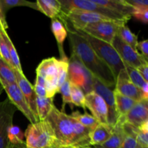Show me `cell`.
<instances>
[{
  "label": "cell",
  "mask_w": 148,
  "mask_h": 148,
  "mask_svg": "<svg viewBox=\"0 0 148 148\" xmlns=\"http://www.w3.org/2000/svg\"><path fill=\"white\" fill-rule=\"evenodd\" d=\"M65 26L72 49V55L79 59L94 77L99 79L109 88L114 89L116 78L109 66L98 57L88 41L72 27L70 23L62 17H58Z\"/></svg>",
  "instance_id": "obj_1"
},
{
  "label": "cell",
  "mask_w": 148,
  "mask_h": 148,
  "mask_svg": "<svg viewBox=\"0 0 148 148\" xmlns=\"http://www.w3.org/2000/svg\"><path fill=\"white\" fill-rule=\"evenodd\" d=\"M45 120L53 130L56 144L73 147L90 145L89 135L92 130L79 124L71 115L62 112L54 105Z\"/></svg>",
  "instance_id": "obj_2"
},
{
  "label": "cell",
  "mask_w": 148,
  "mask_h": 148,
  "mask_svg": "<svg viewBox=\"0 0 148 148\" xmlns=\"http://www.w3.org/2000/svg\"><path fill=\"white\" fill-rule=\"evenodd\" d=\"M59 60L51 57L43 59L36 69V85L46 88L47 97L53 98L59 91Z\"/></svg>",
  "instance_id": "obj_3"
},
{
  "label": "cell",
  "mask_w": 148,
  "mask_h": 148,
  "mask_svg": "<svg viewBox=\"0 0 148 148\" xmlns=\"http://www.w3.org/2000/svg\"><path fill=\"white\" fill-rule=\"evenodd\" d=\"M77 31L89 43L98 57L109 66L116 79L120 72L124 69V64L112 45L92 37L82 30Z\"/></svg>",
  "instance_id": "obj_4"
},
{
  "label": "cell",
  "mask_w": 148,
  "mask_h": 148,
  "mask_svg": "<svg viewBox=\"0 0 148 148\" xmlns=\"http://www.w3.org/2000/svg\"><path fill=\"white\" fill-rule=\"evenodd\" d=\"M24 136L27 148H47L56 143L53 130L46 120L29 124Z\"/></svg>",
  "instance_id": "obj_5"
},
{
  "label": "cell",
  "mask_w": 148,
  "mask_h": 148,
  "mask_svg": "<svg viewBox=\"0 0 148 148\" xmlns=\"http://www.w3.org/2000/svg\"><path fill=\"white\" fill-rule=\"evenodd\" d=\"M59 1L62 5L61 12L63 14H65L72 9H77L96 13L115 21H121L125 23L128 21L121 14L99 5L94 2L92 0H59Z\"/></svg>",
  "instance_id": "obj_6"
},
{
  "label": "cell",
  "mask_w": 148,
  "mask_h": 148,
  "mask_svg": "<svg viewBox=\"0 0 148 148\" xmlns=\"http://www.w3.org/2000/svg\"><path fill=\"white\" fill-rule=\"evenodd\" d=\"M68 62L69 69L67 79L69 82L79 87L85 94L92 92L93 76L90 72L73 55H71Z\"/></svg>",
  "instance_id": "obj_7"
},
{
  "label": "cell",
  "mask_w": 148,
  "mask_h": 148,
  "mask_svg": "<svg viewBox=\"0 0 148 148\" xmlns=\"http://www.w3.org/2000/svg\"><path fill=\"white\" fill-rule=\"evenodd\" d=\"M123 23H127L115 20H103L88 25L84 27L82 31L98 40L111 44L113 39L117 34L119 27Z\"/></svg>",
  "instance_id": "obj_8"
},
{
  "label": "cell",
  "mask_w": 148,
  "mask_h": 148,
  "mask_svg": "<svg viewBox=\"0 0 148 148\" xmlns=\"http://www.w3.org/2000/svg\"><path fill=\"white\" fill-rule=\"evenodd\" d=\"M58 17H62L67 20L76 30H82L85 26L91 23L103 20H112L101 14L77 9H72L65 14L61 12Z\"/></svg>",
  "instance_id": "obj_9"
},
{
  "label": "cell",
  "mask_w": 148,
  "mask_h": 148,
  "mask_svg": "<svg viewBox=\"0 0 148 148\" xmlns=\"http://www.w3.org/2000/svg\"><path fill=\"white\" fill-rule=\"evenodd\" d=\"M111 45L116 51L124 64L137 69L139 66L148 63L147 61L140 54L138 51L134 50L131 46L124 43L117 34L113 39Z\"/></svg>",
  "instance_id": "obj_10"
},
{
  "label": "cell",
  "mask_w": 148,
  "mask_h": 148,
  "mask_svg": "<svg viewBox=\"0 0 148 148\" xmlns=\"http://www.w3.org/2000/svg\"><path fill=\"white\" fill-rule=\"evenodd\" d=\"M0 82L4 88V90L7 93L8 98L15 106L17 110H19L23 113V115L27 118L30 124L37 122V120L35 119L33 113L30 111L27 101L17 83L8 84L3 82Z\"/></svg>",
  "instance_id": "obj_11"
},
{
  "label": "cell",
  "mask_w": 148,
  "mask_h": 148,
  "mask_svg": "<svg viewBox=\"0 0 148 148\" xmlns=\"http://www.w3.org/2000/svg\"><path fill=\"white\" fill-rule=\"evenodd\" d=\"M114 90L106 86L99 79L93 77L92 91L99 95L106 102L108 107V124L111 127H114L119 119L114 99Z\"/></svg>",
  "instance_id": "obj_12"
},
{
  "label": "cell",
  "mask_w": 148,
  "mask_h": 148,
  "mask_svg": "<svg viewBox=\"0 0 148 148\" xmlns=\"http://www.w3.org/2000/svg\"><path fill=\"white\" fill-rule=\"evenodd\" d=\"M17 108L8 98L0 101V148H5L8 143L7 134Z\"/></svg>",
  "instance_id": "obj_13"
},
{
  "label": "cell",
  "mask_w": 148,
  "mask_h": 148,
  "mask_svg": "<svg viewBox=\"0 0 148 148\" xmlns=\"http://www.w3.org/2000/svg\"><path fill=\"white\" fill-rule=\"evenodd\" d=\"M85 106L100 124H108V107L104 100L94 91L85 94Z\"/></svg>",
  "instance_id": "obj_14"
},
{
  "label": "cell",
  "mask_w": 148,
  "mask_h": 148,
  "mask_svg": "<svg viewBox=\"0 0 148 148\" xmlns=\"http://www.w3.org/2000/svg\"><path fill=\"white\" fill-rule=\"evenodd\" d=\"M119 119L122 122L139 128L142 124L148 121V100H142L137 102L125 116L119 118Z\"/></svg>",
  "instance_id": "obj_15"
},
{
  "label": "cell",
  "mask_w": 148,
  "mask_h": 148,
  "mask_svg": "<svg viewBox=\"0 0 148 148\" xmlns=\"http://www.w3.org/2000/svg\"><path fill=\"white\" fill-rule=\"evenodd\" d=\"M14 76L16 79V83L18 85L19 88L23 92L25 98L27 103L30 111L33 113L35 119L38 121L37 111H36V94L35 92L34 88L30 82L27 80L24 74L19 72L18 71L14 69Z\"/></svg>",
  "instance_id": "obj_16"
},
{
  "label": "cell",
  "mask_w": 148,
  "mask_h": 148,
  "mask_svg": "<svg viewBox=\"0 0 148 148\" xmlns=\"http://www.w3.org/2000/svg\"><path fill=\"white\" fill-rule=\"evenodd\" d=\"M114 90L137 102L143 100L141 90L130 80L125 69L121 70L116 77Z\"/></svg>",
  "instance_id": "obj_17"
},
{
  "label": "cell",
  "mask_w": 148,
  "mask_h": 148,
  "mask_svg": "<svg viewBox=\"0 0 148 148\" xmlns=\"http://www.w3.org/2000/svg\"><path fill=\"white\" fill-rule=\"evenodd\" d=\"M95 3L124 16L127 20L132 17L134 8L124 0H92Z\"/></svg>",
  "instance_id": "obj_18"
},
{
  "label": "cell",
  "mask_w": 148,
  "mask_h": 148,
  "mask_svg": "<svg viewBox=\"0 0 148 148\" xmlns=\"http://www.w3.org/2000/svg\"><path fill=\"white\" fill-rule=\"evenodd\" d=\"M126 133L123 128L122 122L120 120L113 127V132L108 140L100 145L92 146L95 148H120L122 145Z\"/></svg>",
  "instance_id": "obj_19"
},
{
  "label": "cell",
  "mask_w": 148,
  "mask_h": 148,
  "mask_svg": "<svg viewBox=\"0 0 148 148\" xmlns=\"http://www.w3.org/2000/svg\"><path fill=\"white\" fill-rule=\"evenodd\" d=\"M113 127L108 124H100L97 127L91 131L89 135L90 145H100L105 143L111 137Z\"/></svg>",
  "instance_id": "obj_20"
},
{
  "label": "cell",
  "mask_w": 148,
  "mask_h": 148,
  "mask_svg": "<svg viewBox=\"0 0 148 148\" xmlns=\"http://www.w3.org/2000/svg\"><path fill=\"white\" fill-rule=\"evenodd\" d=\"M51 30L56 40L59 45V51H60L61 59L62 60H66L67 57L65 55L64 51L63 45L65 39L67 37V33L65 26L63 23L57 18H53L51 20Z\"/></svg>",
  "instance_id": "obj_21"
},
{
  "label": "cell",
  "mask_w": 148,
  "mask_h": 148,
  "mask_svg": "<svg viewBox=\"0 0 148 148\" xmlns=\"http://www.w3.org/2000/svg\"><path fill=\"white\" fill-rule=\"evenodd\" d=\"M38 10L50 18L58 17L62 12V5L59 0H37Z\"/></svg>",
  "instance_id": "obj_22"
},
{
  "label": "cell",
  "mask_w": 148,
  "mask_h": 148,
  "mask_svg": "<svg viewBox=\"0 0 148 148\" xmlns=\"http://www.w3.org/2000/svg\"><path fill=\"white\" fill-rule=\"evenodd\" d=\"M114 99L116 103V108L117 114H118L119 118H122L125 116L127 113L134 106L137 101L132 98L126 97L121 95L119 92H116L114 90Z\"/></svg>",
  "instance_id": "obj_23"
},
{
  "label": "cell",
  "mask_w": 148,
  "mask_h": 148,
  "mask_svg": "<svg viewBox=\"0 0 148 148\" xmlns=\"http://www.w3.org/2000/svg\"><path fill=\"white\" fill-rule=\"evenodd\" d=\"M0 33L2 35L3 38H4V40H5L6 43H7V46H8L10 59H11L12 62V67L14 69H16V70L18 71L19 72L23 73V69H22L21 64H20V59H19V56L18 54H17V50H16L12 41L11 40V38H10V36L7 34V30H4L3 27H0Z\"/></svg>",
  "instance_id": "obj_24"
},
{
  "label": "cell",
  "mask_w": 148,
  "mask_h": 148,
  "mask_svg": "<svg viewBox=\"0 0 148 148\" xmlns=\"http://www.w3.org/2000/svg\"><path fill=\"white\" fill-rule=\"evenodd\" d=\"M53 98L36 97V111L38 121H44L53 106Z\"/></svg>",
  "instance_id": "obj_25"
},
{
  "label": "cell",
  "mask_w": 148,
  "mask_h": 148,
  "mask_svg": "<svg viewBox=\"0 0 148 148\" xmlns=\"http://www.w3.org/2000/svg\"><path fill=\"white\" fill-rule=\"evenodd\" d=\"M117 36L125 43L131 46L133 49L137 51V46L138 43L137 36L131 31L126 23L120 25L117 30Z\"/></svg>",
  "instance_id": "obj_26"
},
{
  "label": "cell",
  "mask_w": 148,
  "mask_h": 148,
  "mask_svg": "<svg viewBox=\"0 0 148 148\" xmlns=\"http://www.w3.org/2000/svg\"><path fill=\"white\" fill-rule=\"evenodd\" d=\"M0 82L8 84L16 83L14 69L0 56Z\"/></svg>",
  "instance_id": "obj_27"
},
{
  "label": "cell",
  "mask_w": 148,
  "mask_h": 148,
  "mask_svg": "<svg viewBox=\"0 0 148 148\" xmlns=\"http://www.w3.org/2000/svg\"><path fill=\"white\" fill-rule=\"evenodd\" d=\"M72 117L75 119H76L78 122L85 127H87L88 129H90L91 130H94L95 127H98L100 124V123L97 121L95 118H94L92 115L88 114H82L79 111H75L72 114Z\"/></svg>",
  "instance_id": "obj_28"
},
{
  "label": "cell",
  "mask_w": 148,
  "mask_h": 148,
  "mask_svg": "<svg viewBox=\"0 0 148 148\" xmlns=\"http://www.w3.org/2000/svg\"><path fill=\"white\" fill-rule=\"evenodd\" d=\"M0 1L5 14L10 9L14 7H27L39 11L36 1L33 2L27 0H0Z\"/></svg>",
  "instance_id": "obj_29"
},
{
  "label": "cell",
  "mask_w": 148,
  "mask_h": 148,
  "mask_svg": "<svg viewBox=\"0 0 148 148\" xmlns=\"http://www.w3.org/2000/svg\"><path fill=\"white\" fill-rule=\"evenodd\" d=\"M70 94L72 104L85 110L87 109L85 106V94L79 87L70 83Z\"/></svg>",
  "instance_id": "obj_30"
},
{
  "label": "cell",
  "mask_w": 148,
  "mask_h": 148,
  "mask_svg": "<svg viewBox=\"0 0 148 148\" xmlns=\"http://www.w3.org/2000/svg\"><path fill=\"white\" fill-rule=\"evenodd\" d=\"M124 69L127 72L130 80L139 89H142L143 86L147 83V82L145 81L141 75L139 73L137 69L127 64H124Z\"/></svg>",
  "instance_id": "obj_31"
},
{
  "label": "cell",
  "mask_w": 148,
  "mask_h": 148,
  "mask_svg": "<svg viewBox=\"0 0 148 148\" xmlns=\"http://www.w3.org/2000/svg\"><path fill=\"white\" fill-rule=\"evenodd\" d=\"M137 145L143 147H148V121H145L138 128L136 135Z\"/></svg>",
  "instance_id": "obj_32"
},
{
  "label": "cell",
  "mask_w": 148,
  "mask_h": 148,
  "mask_svg": "<svg viewBox=\"0 0 148 148\" xmlns=\"http://www.w3.org/2000/svg\"><path fill=\"white\" fill-rule=\"evenodd\" d=\"M24 138V133L17 126H14L13 124L10 126L8 130V134H7L8 142L12 143H23V142H25L23 140Z\"/></svg>",
  "instance_id": "obj_33"
},
{
  "label": "cell",
  "mask_w": 148,
  "mask_h": 148,
  "mask_svg": "<svg viewBox=\"0 0 148 148\" xmlns=\"http://www.w3.org/2000/svg\"><path fill=\"white\" fill-rule=\"evenodd\" d=\"M59 92H60L62 96V112L64 113V108L66 104H72L71 101V94H70V82L69 81L66 80L64 83L60 87Z\"/></svg>",
  "instance_id": "obj_34"
},
{
  "label": "cell",
  "mask_w": 148,
  "mask_h": 148,
  "mask_svg": "<svg viewBox=\"0 0 148 148\" xmlns=\"http://www.w3.org/2000/svg\"><path fill=\"white\" fill-rule=\"evenodd\" d=\"M68 69H69V62L66 60H59V88L63 85L65 81L67 80Z\"/></svg>",
  "instance_id": "obj_35"
},
{
  "label": "cell",
  "mask_w": 148,
  "mask_h": 148,
  "mask_svg": "<svg viewBox=\"0 0 148 148\" xmlns=\"http://www.w3.org/2000/svg\"><path fill=\"white\" fill-rule=\"evenodd\" d=\"M0 56L12 66V62L11 59H10L8 46H7V43L4 40L1 33H0Z\"/></svg>",
  "instance_id": "obj_36"
},
{
  "label": "cell",
  "mask_w": 148,
  "mask_h": 148,
  "mask_svg": "<svg viewBox=\"0 0 148 148\" xmlns=\"http://www.w3.org/2000/svg\"><path fill=\"white\" fill-rule=\"evenodd\" d=\"M137 143L136 141V136L133 134H126L124 140L120 148H137Z\"/></svg>",
  "instance_id": "obj_37"
},
{
  "label": "cell",
  "mask_w": 148,
  "mask_h": 148,
  "mask_svg": "<svg viewBox=\"0 0 148 148\" xmlns=\"http://www.w3.org/2000/svg\"><path fill=\"white\" fill-rule=\"evenodd\" d=\"M132 17H135L137 20L143 22L144 23H147L148 22V9L143 10H137L134 9L132 13Z\"/></svg>",
  "instance_id": "obj_38"
},
{
  "label": "cell",
  "mask_w": 148,
  "mask_h": 148,
  "mask_svg": "<svg viewBox=\"0 0 148 148\" xmlns=\"http://www.w3.org/2000/svg\"><path fill=\"white\" fill-rule=\"evenodd\" d=\"M124 1L134 9H137V10L148 9V0H124Z\"/></svg>",
  "instance_id": "obj_39"
},
{
  "label": "cell",
  "mask_w": 148,
  "mask_h": 148,
  "mask_svg": "<svg viewBox=\"0 0 148 148\" xmlns=\"http://www.w3.org/2000/svg\"><path fill=\"white\" fill-rule=\"evenodd\" d=\"M137 49L141 51L140 54L147 61L148 59V40H144L137 43Z\"/></svg>",
  "instance_id": "obj_40"
},
{
  "label": "cell",
  "mask_w": 148,
  "mask_h": 148,
  "mask_svg": "<svg viewBox=\"0 0 148 148\" xmlns=\"http://www.w3.org/2000/svg\"><path fill=\"white\" fill-rule=\"evenodd\" d=\"M33 88H34L36 96L40 97V98H48L47 92H46V90L45 88L40 86V85L35 84V85L33 86Z\"/></svg>",
  "instance_id": "obj_41"
},
{
  "label": "cell",
  "mask_w": 148,
  "mask_h": 148,
  "mask_svg": "<svg viewBox=\"0 0 148 148\" xmlns=\"http://www.w3.org/2000/svg\"><path fill=\"white\" fill-rule=\"evenodd\" d=\"M0 27H3L6 30L8 28V25H7V20H6V14L3 10L1 1H0Z\"/></svg>",
  "instance_id": "obj_42"
},
{
  "label": "cell",
  "mask_w": 148,
  "mask_h": 148,
  "mask_svg": "<svg viewBox=\"0 0 148 148\" xmlns=\"http://www.w3.org/2000/svg\"><path fill=\"white\" fill-rule=\"evenodd\" d=\"M137 69L139 73L141 75V76L143 77V79H145V81L148 82V63H146L145 64H143L142 66H139Z\"/></svg>",
  "instance_id": "obj_43"
},
{
  "label": "cell",
  "mask_w": 148,
  "mask_h": 148,
  "mask_svg": "<svg viewBox=\"0 0 148 148\" xmlns=\"http://www.w3.org/2000/svg\"><path fill=\"white\" fill-rule=\"evenodd\" d=\"M5 148H27V147H26L25 142L18 143H12L8 142Z\"/></svg>",
  "instance_id": "obj_44"
},
{
  "label": "cell",
  "mask_w": 148,
  "mask_h": 148,
  "mask_svg": "<svg viewBox=\"0 0 148 148\" xmlns=\"http://www.w3.org/2000/svg\"><path fill=\"white\" fill-rule=\"evenodd\" d=\"M140 90H141L142 99L148 100V82L143 86L142 89H140Z\"/></svg>",
  "instance_id": "obj_45"
},
{
  "label": "cell",
  "mask_w": 148,
  "mask_h": 148,
  "mask_svg": "<svg viewBox=\"0 0 148 148\" xmlns=\"http://www.w3.org/2000/svg\"><path fill=\"white\" fill-rule=\"evenodd\" d=\"M47 148H75L73 147H69V146H62V145H59L56 144V143H54L53 145H51V147H47Z\"/></svg>",
  "instance_id": "obj_46"
},
{
  "label": "cell",
  "mask_w": 148,
  "mask_h": 148,
  "mask_svg": "<svg viewBox=\"0 0 148 148\" xmlns=\"http://www.w3.org/2000/svg\"><path fill=\"white\" fill-rule=\"evenodd\" d=\"M75 148H95V147L90 145H87V146H80V147H77Z\"/></svg>",
  "instance_id": "obj_47"
},
{
  "label": "cell",
  "mask_w": 148,
  "mask_h": 148,
  "mask_svg": "<svg viewBox=\"0 0 148 148\" xmlns=\"http://www.w3.org/2000/svg\"><path fill=\"white\" fill-rule=\"evenodd\" d=\"M3 91H4V88H3L2 85H1V82H0V96H1V93L3 92Z\"/></svg>",
  "instance_id": "obj_48"
},
{
  "label": "cell",
  "mask_w": 148,
  "mask_h": 148,
  "mask_svg": "<svg viewBox=\"0 0 148 148\" xmlns=\"http://www.w3.org/2000/svg\"><path fill=\"white\" fill-rule=\"evenodd\" d=\"M137 148H148V147H140V146L137 145Z\"/></svg>",
  "instance_id": "obj_49"
}]
</instances>
